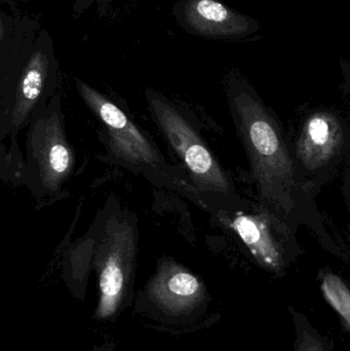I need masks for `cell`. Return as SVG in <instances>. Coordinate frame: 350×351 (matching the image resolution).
I'll return each instance as SVG.
<instances>
[{
    "instance_id": "6da1fadb",
    "label": "cell",
    "mask_w": 350,
    "mask_h": 351,
    "mask_svg": "<svg viewBox=\"0 0 350 351\" xmlns=\"http://www.w3.org/2000/svg\"><path fill=\"white\" fill-rule=\"evenodd\" d=\"M59 62L45 29L28 16L0 14V140L21 156L16 136L58 92Z\"/></svg>"
},
{
    "instance_id": "7a4b0ae2",
    "label": "cell",
    "mask_w": 350,
    "mask_h": 351,
    "mask_svg": "<svg viewBox=\"0 0 350 351\" xmlns=\"http://www.w3.org/2000/svg\"><path fill=\"white\" fill-rule=\"evenodd\" d=\"M227 96L261 199L283 214H291L297 176L279 125L252 86L240 76L228 80Z\"/></svg>"
},
{
    "instance_id": "3957f363",
    "label": "cell",
    "mask_w": 350,
    "mask_h": 351,
    "mask_svg": "<svg viewBox=\"0 0 350 351\" xmlns=\"http://www.w3.org/2000/svg\"><path fill=\"white\" fill-rule=\"evenodd\" d=\"M25 146L16 183L27 186L41 204L59 200L76 168L75 150L68 139L59 93L33 115Z\"/></svg>"
},
{
    "instance_id": "277c9868",
    "label": "cell",
    "mask_w": 350,
    "mask_h": 351,
    "mask_svg": "<svg viewBox=\"0 0 350 351\" xmlns=\"http://www.w3.org/2000/svg\"><path fill=\"white\" fill-rule=\"evenodd\" d=\"M75 84L84 104L102 123L106 133L105 144L113 160L145 176L153 183L187 192L193 199L205 202L191 180L166 162L156 144L134 123L123 109L84 80L75 78Z\"/></svg>"
},
{
    "instance_id": "5b68a950",
    "label": "cell",
    "mask_w": 350,
    "mask_h": 351,
    "mask_svg": "<svg viewBox=\"0 0 350 351\" xmlns=\"http://www.w3.org/2000/svg\"><path fill=\"white\" fill-rule=\"evenodd\" d=\"M92 257L98 274L97 317H113L133 290L139 233L137 219L121 208L107 210L97 220Z\"/></svg>"
},
{
    "instance_id": "8992f818",
    "label": "cell",
    "mask_w": 350,
    "mask_h": 351,
    "mask_svg": "<svg viewBox=\"0 0 350 351\" xmlns=\"http://www.w3.org/2000/svg\"><path fill=\"white\" fill-rule=\"evenodd\" d=\"M146 99L162 137L180 158L187 176L201 195H226L232 192L229 178L210 150L189 113L151 88L146 90Z\"/></svg>"
},
{
    "instance_id": "52a82bcc",
    "label": "cell",
    "mask_w": 350,
    "mask_h": 351,
    "mask_svg": "<svg viewBox=\"0 0 350 351\" xmlns=\"http://www.w3.org/2000/svg\"><path fill=\"white\" fill-rule=\"evenodd\" d=\"M172 12L181 28L205 38L238 40L260 30L258 21L219 0H176Z\"/></svg>"
},
{
    "instance_id": "ba28073f",
    "label": "cell",
    "mask_w": 350,
    "mask_h": 351,
    "mask_svg": "<svg viewBox=\"0 0 350 351\" xmlns=\"http://www.w3.org/2000/svg\"><path fill=\"white\" fill-rule=\"evenodd\" d=\"M229 226L242 239L257 261L273 272L286 265L285 243L279 223L269 213H238L229 221Z\"/></svg>"
},
{
    "instance_id": "9c48e42d",
    "label": "cell",
    "mask_w": 350,
    "mask_h": 351,
    "mask_svg": "<svg viewBox=\"0 0 350 351\" xmlns=\"http://www.w3.org/2000/svg\"><path fill=\"white\" fill-rule=\"evenodd\" d=\"M150 298L166 311H190L205 300V288L192 272L172 260H164L147 285Z\"/></svg>"
},
{
    "instance_id": "30bf717a",
    "label": "cell",
    "mask_w": 350,
    "mask_h": 351,
    "mask_svg": "<svg viewBox=\"0 0 350 351\" xmlns=\"http://www.w3.org/2000/svg\"><path fill=\"white\" fill-rule=\"evenodd\" d=\"M343 143L345 132L340 119L329 111H318L304 123L296 144V154L306 170H318L340 152Z\"/></svg>"
},
{
    "instance_id": "8fae6325",
    "label": "cell",
    "mask_w": 350,
    "mask_h": 351,
    "mask_svg": "<svg viewBox=\"0 0 350 351\" xmlns=\"http://www.w3.org/2000/svg\"><path fill=\"white\" fill-rule=\"evenodd\" d=\"M322 291L329 304L336 311L350 331V291L339 276L326 274L322 278Z\"/></svg>"
},
{
    "instance_id": "7c38bea8",
    "label": "cell",
    "mask_w": 350,
    "mask_h": 351,
    "mask_svg": "<svg viewBox=\"0 0 350 351\" xmlns=\"http://www.w3.org/2000/svg\"><path fill=\"white\" fill-rule=\"evenodd\" d=\"M112 2L113 0H73L72 14L75 19L80 18L88 8L96 5L101 16H104Z\"/></svg>"
},
{
    "instance_id": "4fadbf2b",
    "label": "cell",
    "mask_w": 350,
    "mask_h": 351,
    "mask_svg": "<svg viewBox=\"0 0 350 351\" xmlns=\"http://www.w3.org/2000/svg\"><path fill=\"white\" fill-rule=\"evenodd\" d=\"M297 351H327L324 343L310 332L298 333Z\"/></svg>"
},
{
    "instance_id": "5bb4252c",
    "label": "cell",
    "mask_w": 350,
    "mask_h": 351,
    "mask_svg": "<svg viewBox=\"0 0 350 351\" xmlns=\"http://www.w3.org/2000/svg\"><path fill=\"white\" fill-rule=\"evenodd\" d=\"M340 67L342 70L343 88L345 92L350 96V63L345 58L340 59Z\"/></svg>"
}]
</instances>
